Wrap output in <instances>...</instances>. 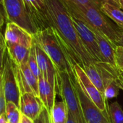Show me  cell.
<instances>
[{"instance_id": "37", "label": "cell", "mask_w": 123, "mask_h": 123, "mask_svg": "<svg viewBox=\"0 0 123 123\" xmlns=\"http://www.w3.org/2000/svg\"><path fill=\"white\" fill-rule=\"evenodd\" d=\"M0 6L3 7V0H0Z\"/></svg>"}, {"instance_id": "3", "label": "cell", "mask_w": 123, "mask_h": 123, "mask_svg": "<svg viewBox=\"0 0 123 123\" xmlns=\"http://www.w3.org/2000/svg\"><path fill=\"white\" fill-rule=\"evenodd\" d=\"M62 5L70 15L81 20L93 31L98 32L106 38L115 47L117 46L119 30L113 28L100 9L93 6H80L72 3Z\"/></svg>"}, {"instance_id": "33", "label": "cell", "mask_w": 123, "mask_h": 123, "mask_svg": "<svg viewBox=\"0 0 123 123\" xmlns=\"http://www.w3.org/2000/svg\"><path fill=\"white\" fill-rule=\"evenodd\" d=\"M4 15L3 13L2 12V11L0 10V31H1V28L3 25V23H5V19H4Z\"/></svg>"}, {"instance_id": "26", "label": "cell", "mask_w": 123, "mask_h": 123, "mask_svg": "<svg viewBox=\"0 0 123 123\" xmlns=\"http://www.w3.org/2000/svg\"><path fill=\"white\" fill-rule=\"evenodd\" d=\"M6 98L5 96V93L3 90V84H2V71L0 72V115L5 113L6 109Z\"/></svg>"}, {"instance_id": "35", "label": "cell", "mask_w": 123, "mask_h": 123, "mask_svg": "<svg viewBox=\"0 0 123 123\" xmlns=\"http://www.w3.org/2000/svg\"><path fill=\"white\" fill-rule=\"evenodd\" d=\"M5 45V38H4V36L2 35L1 31H0V46H2Z\"/></svg>"}, {"instance_id": "17", "label": "cell", "mask_w": 123, "mask_h": 123, "mask_svg": "<svg viewBox=\"0 0 123 123\" xmlns=\"http://www.w3.org/2000/svg\"><path fill=\"white\" fill-rule=\"evenodd\" d=\"M100 10L104 15L112 20L119 28H123V10L122 9L105 3L101 5Z\"/></svg>"}, {"instance_id": "22", "label": "cell", "mask_w": 123, "mask_h": 123, "mask_svg": "<svg viewBox=\"0 0 123 123\" xmlns=\"http://www.w3.org/2000/svg\"><path fill=\"white\" fill-rule=\"evenodd\" d=\"M119 89L120 88L117 83V79L112 80L105 87L104 93L105 98L108 101L109 99L117 97L119 95Z\"/></svg>"}, {"instance_id": "19", "label": "cell", "mask_w": 123, "mask_h": 123, "mask_svg": "<svg viewBox=\"0 0 123 123\" xmlns=\"http://www.w3.org/2000/svg\"><path fill=\"white\" fill-rule=\"evenodd\" d=\"M5 114L9 123H20L21 112L19 107L13 102H7Z\"/></svg>"}, {"instance_id": "1", "label": "cell", "mask_w": 123, "mask_h": 123, "mask_svg": "<svg viewBox=\"0 0 123 123\" xmlns=\"http://www.w3.org/2000/svg\"><path fill=\"white\" fill-rule=\"evenodd\" d=\"M50 27L62 40L71 57L84 68L96 62L84 47L68 10L59 0H46Z\"/></svg>"}, {"instance_id": "36", "label": "cell", "mask_w": 123, "mask_h": 123, "mask_svg": "<svg viewBox=\"0 0 123 123\" xmlns=\"http://www.w3.org/2000/svg\"><path fill=\"white\" fill-rule=\"evenodd\" d=\"M119 4H120V8L123 10V0H119Z\"/></svg>"}, {"instance_id": "7", "label": "cell", "mask_w": 123, "mask_h": 123, "mask_svg": "<svg viewBox=\"0 0 123 123\" xmlns=\"http://www.w3.org/2000/svg\"><path fill=\"white\" fill-rule=\"evenodd\" d=\"M74 85L79 97L84 119L86 123H111L110 116L102 112L87 96L78 80L73 79Z\"/></svg>"}, {"instance_id": "31", "label": "cell", "mask_w": 123, "mask_h": 123, "mask_svg": "<svg viewBox=\"0 0 123 123\" xmlns=\"http://www.w3.org/2000/svg\"><path fill=\"white\" fill-rule=\"evenodd\" d=\"M20 123H34L33 120L28 117L21 114L20 116Z\"/></svg>"}, {"instance_id": "30", "label": "cell", "mask_w": 123, "mask_h": 123, "mask_svg": "<svg viewBox=\"0 0 123 123\" xmlns=\"http://www.w3.org/2000/svg\"><path fill=\"white\" fill-rule=\"evenodd\" d=\"M117 46L123 47V28H119V38L117 40Z\"/></svg>"}, {"instance_id": "8", "label": "cell", "mask_w": 123, "mask_h": 123, "mask_svg": "<svg viewBox=\"0 0 123 123\" xmlns=\"http://www.w3.org/2000/svg\"><path fill=\"white\" fill-rule=\"evenodd\" d=\"M73 69L77 80H78L87 96L102 112L110 116L109 105L107 103V100L105 98L104 96L97 89L94 84L90 80L82 67L74 62Z\"/></svg>"}, {"instance_id": "18", "label": "cell", "mask_w": 123, "mask_h": 123, "mask_svg": "<svg viewBox=\"0 0 123 123\" xmlns=\"http://www.w3.org/2000/svg\"><path fill=\"white\" fill-rule=\"evenodd\" d=\"M22 71V73L24 76V78L31 88L33 93L38 97V79L34 75V74L30 70L28 63L18 65Z\"/></svg>"}, {"instance_id": "10", "label": "cell", "mask_w": 123, "mask_h": 123, "mask_svg": "<svg viewBox=\"0 0 123 123\" xmlns=\"http://www.w3.org/2000/svg\"><path fill=\"white\" fill-rule=\"evenodd\" d=\"M33 46L35 48L36 56L38 65L41 73L42 74L44 79L49 82V83L54 88L56 93H59L58 86V72L52 62L51 59L43 50L40 45L33 38Z\"/></svg>"}, {"instance_id": "13", "label": "cell", "mask_w": 123, "mask_h": 123, "mask_svg": "<svg viewBox=\"0 0 123 123\" xmlns=\"http://www.w3.org/2000/svg\"><path fill=\"white\" fill-rule=\"evenodd\" d=\"M43 105L35 94L31 93H24L20 94L19 109L21 114L34 120L41 113Z\"/></svg>"}, {"instance_id": "29", "label": "cell", "mask_w": 123, "mask_h": 123, "mask_svg": "<svg viewBox=\"0 0 123 123\" xmlns=\"http://www.w3.org/2000/svg\"><path fill=\"white\" fill-rule=\"evenodd\" d=\"M6 46H0V72L2 70L3 67V61H4V54H5V51Z\"/></svg>"}, {"instance_id": "5", "label": "cell", "mask_w": 123, "mask_h": 123, "mask_svg": "<svg viewBox=\"0 0 123 123\" xmlns=\"http://www.w3.org/2000/svg\"><path fill=\"white\" fill-rule=\"evenodd\" d=\"M4 14L8 23H13L31 35L38 31L26 10L23 0H3Z\"/></svg>"}, {"instance_id": "25", "label": "cell", "mask_w": 123, "mask_h": 123, "mask_svg": "<svg viewBox=\"0 0 123 123\" xmlns=\"http://www.w3.org/2000/svg\"><path fill=\"white\" fill-rule=\"evenodd\" d=\"M33 122H34V123H51L50 113L44 107V106H43L40 114L33 120Z\"/></svg>"}, {"instance_id": "21", "label": "cell", "mask_w": 123, "mask_h": 123, "mask_svg": "<svg viewBox=\"0 0 123 123\" xmlns=\"http://www.w3.org/2000/svg\"><path fill=\"white\" fill-rule=\"evenodd\" d=\"M28 67H29L30 70H31V72L38 79V78L40 77L41 73V71H40L38 65L33 43V45H32L31 50H30L29 57H28Z\"/></svg>"}, {"instance_id": "32", "label": "cell", "mask_w": 123, "mask_h": 123, "mask_svg": "<svg viewBox=\"0 0 123 123\" xmlns=\"http://www.w3.org/2000/svg\"><path fill=\"white\" fill-rule=\"evenodd\" d=\"M0 123H8V120L7 119L5 113L0 115Z\"/></svg>"}, {"instance_id": "20", "label": "cell", "mask_w": 123, "mask_h": 123, "mask_svg": "<svg viewBox=\"0 0 123 123\" xmlns=\"http://www.w3.org/2000/svg\"><path fill=\"white\" fill-rule=\"evenodd\" d=\"M109 114L111 123H123V110L117 101L109 104Z\"/></svg>"}, {"instance_id": "27", "label": "cell", "mask_w": 123, "mask_h": 123, "mask_svg": "<svg viewBox=\"0 0 123 123\" xmlns=\"http://www.w3.org/2000/svg\"><path fill=\"white\" fill-rule=\"evenodd\" d=\"M117 83L120 89L123 91V73L117 69Z\"/></svg>"}, {"instance_id": "24", "label": "cell", "mask_w": 123, "mask_h": 123, "mask_svg": "<svg viewBox=\"0 0 123 123\" xmlns=\"http://www.w3.org/2000/svg\"><path fill=\"white\" fill-rule=\"evenodd\" d=\"M116 68L123 73V47L117 46L115 48Z\"/></svg>"}, {"instance_id": "12", "label": "cell", "mask_w": 123, "mask_h": 123, "mask_svg": "<svg viewBox=\"0 0 123 123\" xmlns=\"http://www.w3.org/2000/svg\"><path fill=\"white\" fill-rule=\"evenodd\" d=\"M5 45L18 44L31 49L33 36L13 23H7L4 35Z\"/></svg>"}, {"instance_id": "11", "label": "cell", "mask_w": 123, "mask_h": 123, "mask_svg": "<svg viewBox=\"0 0 123 123\" xmlns=\"http://www.w3.org/2000/svg\"><path fill=\"white\" fill-rule=\"evenodd\" d=\"M28 14L37 31L50 28L46 0H23Z\"/></svg>"}, {"instance_id": "2", "label": "cell", "mask_w": 123, "mask_h": 123, "mask_svg": "<svg viewBox=\"0 0 123 123\" xmlns=\"http://www.w3.org/2000/svg\"><path fill=\"white\" fill-rule=\"evenodd\" d=\"M33 38L51 59L58 73L68 72L72 77L75 76L73 69L75 61L53 28L38 31L33 36Z\"/></svg>"}, {"instance_id": "14", "label": "cell", "mask_w": 123, "mask_h": 123, "mask_svg": "<svg viewBox=\"0 0 123 123\" xmlns=\"http://www.w3.org/2000/svg\"><path fill=\"white\" fill-rule=\"evenodd\" d=\"M93 32L96 35L99 50L104 62L116 68L115 65V48L116 47L101 33H99L96 31H93Z\"/></svg>"}, {"instance_id": "34", "label": "cell", "mask_w": 123, "mask_h": 123, "mask_svg": "<svg viewBox=\"0 0 123 123\" xmlns=\"http://www.w3.org/2000/svg\"><path fill=\"white\" fill-rule=\"evenodd\" d=\"M67 123H76L74 118L73 117L72 114L68 112V122Z\"/></svg>"}, {"instance_id": "9", "label": "cell", "mask_w": 123, "mask_h": 123, "mask_svg": "<svg viewBox=\"0 0 123 123\" xmlns=\"http://www.w3.org/2000/svg\"><path fill=\"white\" fill-rule=\"evenodd\" d=\"M71 18L78 34L87 51L95 62H104L99 50L96 35L92 28L81 20L72 15Z\"/></svg>"}, {"instance_id": "28", "label": "cell", "mask_w": 123, "mask_h": 123, "mask_svg": "<svg viewBox=\"0 0 123 123\" xmlns=\"http://www.w3.org/2000/svg\"><path fill=\"white\" fill-rule=\"evenodd\" d=\"M98 1L101 3V5H104L105 3H106V4H109V5H111L112 6H114L116 7L120 8L119 0H98Z\"/></svg>"}, {"instance_id": "38", "label": "cell", "mask_w": 123, "mask_h": 123, "mask_svg": "<svg viewBox=\"0 0 123 123\" xmlns=\"http://www.w3.org/2000/svg\"><path fill=\"white\" fill-rule=\"evenodd\" d=\"M8 123H9V122H8Z\"/></svg>"}, {"instance_id": "23", "label": "cell", "mask_w": 123, "mask_h": 123, "mask_svg": "<svg viewBox=\"0 0 123 123\" xmlns=\"http://www.w3.org/2000/svg\"><path fill=\"white\" fill-rule=\"evenodd\" d=\"M59 1L62 4L72 3L80 6H93L98 9H101L102 5L98 0H59Z\"/></svg>"}, {"instance_id": "6", "label": "cell", "mask_w": 123, "mask_h": 123, "mask_svg": "<svg viewBox=\"0 0 123 123\" xmlns=\"http://www.w3.org/2000/svg\"><path fill=\"white\" fill-rule=\"evenodd\" d=\"M2 84L5 96L7 102H13L19 107L20 93L15 72L13 67L12 60L5 48L4 54L3 67L2 70Z\"/></svg>"}, {"instance_id": "16", "label": "cell", "mask_w": 123, "mask_h": 123, "mask_svg": "<svg viewBox=\"0 0 123 123\" xmlns=\"http://www.w3.org/2000/svg\"><path fill=\"white\" fill-rule=\"evenodd\" d=\"M51 123H67L68 118V109L65 103L62 101L55 102L51 111Z\"/></svg>"}, {"instance_id": "15", "label": "cell", "mask_w": 123, "mask_h": 123, "mask_svg": "<svg viewBox=\"0 0 123 123\" xmlns=\"http://www.w3.org/2000/svg\"><path fill=\"white\" fill-rule=\"evenodd\" d=\"M5 46L12 62L15 64L18 65H21L28 63L31 49L18 44Z\"/></svg>"}, {"instance_id": "4", "label": "cell", "mask_w": 123, "mask_h": 123, "mask_svg": "<svg viewBox=\"0 0 123 123\" xmlns=\"http://www.w3.org/2000/svg\"><path fill=\"white\" fill-rule=\"evenodd\" d=\"M59 93L65 103L68 112L70 113L76 123H86L83 117L78 95L75 88L73 79L68 72L58 73Z\"/></svg>"}]
</instances>
